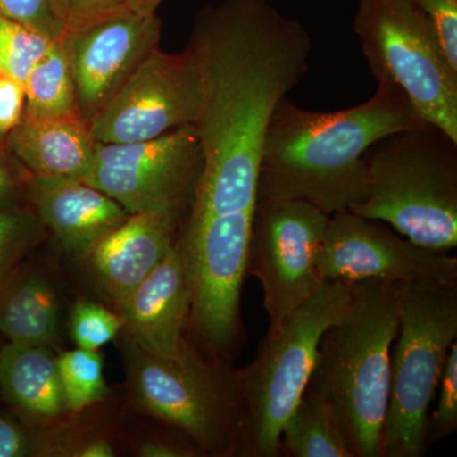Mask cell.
Returning a JSON list of instances; mask_svg holds the SVG:
<instances>
[{
    "mask_svg": "<svg viewBox=\"0 0 457 457\" xmlns=\"http://www.w3.org/2000/svg\"><path fill=\"white\" fill-rule=\"evenodd\" d=\"M433 27L442 51L457 71V0H413Z\"/></svg>",
    "mask_w": 457,
    "mask_h": 457,
    "instance_id": "obj_30",
    "label": "cell"
},
{
    "mask_svg": "<svg viewBox=\"0 0 457 457\" xmlns=\"http://www.w3.org/2000/svg\"><path fill=\"white\" fill-rule=\"evenodd\" d=\"M156 12H135L66 36L80 116L92 121L159 47Z\"/></svg>",
    "mask_w": 457,
    "mask_h": 457,
    "instance_id": "obj_12",
    "label": "cell"
},
{
    "mask_svg": "<svg viewBox=\"0 0 457 457\" xmlns=\"http://www.w3.org/2000/svg\"><path fill=\"white\" fill-rule=\"evenodd\" d=\"M23 86L26 95L23 119L80 116L75 98L71 47L66 36L51 42L46 55L35 65Z\"/></svg>",
    "mask_w": 457,
    "mask_h": 457,
    "instance_id": "obj_20",
    "label": "cell"
},
{
    "mask_svg": "<svg viewBox=\"0 0 457 457\" xmlns=\"http://www.w3.org/2000/svg\"><path fill=\"white\" fill-rule=\"evenodd\" d=\"M203 170L194 125L156 139L96 144L87 183L104 192L129 213L161 212L187 219Z\"/></svg>",
    "mask_w": 457,
    "mask_h": 457,
    "instance_id": "obj_8",
    "label": "cell"
},
{
    "mask_svg": "<svg viewBox=\"0 0 457 457\" xmlns=\"http://www.w3.org/2000/svg\"><path fill=\"white\" fill-rule=\"evenodd\" d=\"M96 140L80 116L26 120L7 137L9 152L33 177L86 179L96 155Z\"/></svg>",
    "mask_w": 457,
    "mask_h": 457,
    "instance_id": "obj_17",
    "label": "cell"
},
{
    "mask_svg": "<svg viewBox=\"0 0 457 457\" xmlns=\"http://www.w3.org/2000/svg\"><path fill=\"white\" fill-rule=\"evenodd\" d=\"M119 347L132 413L179 429L206 455L239 456L242 386L228 360L204 356L194 345L180 360L162 359L123 335Z\"/></svg>",
    "mask_w": 457,
    "mask_h": 457,
    "instance_id": "obj_4",
    "label": "cell"
},
{
    "mask_svg": "<svg viewBox=\"0 0 457 457\" xmlns=\"http://www.w3.org/2000/svg\"><path fill=\"white\" fill-rule=\"evenodd\" d=\"M203 102L196 56L155 49L130 79L89 122L96 143L129 144L156 139L194 125Z\"/></svg>",
    "mask_w": 457,
    "mask_h": 457,
    "instance_id": "obj_10",
    "label": "cell"
},
{
    "mask_svg": "<svg viewBox=\"0 0 457 457\" xmlns=\"http://www.w3.org/2000/svg\"><path fill=\"white\" fill-rule=\"evenodd\" d=\"M281 453L293 457H353L332 402L311 383L282 428Z\"/></svg>",
    "mask_w": 457,
    "mask_h": 457,
    "instance_id": "obj_19",
    "label": "cell"
},
{
    "mask_svg": "<svg viewBox=\"0 0 457 457\" xmlns=\"http://www.w3.org/2000/svg\"><path fill=\"white\" fill-rule=\"evenodd\" d=\"M33 431L37 457H113L120 453L114 433L80 413Z\"/></svg>",
    "mask_w": 457,
    "mask_h": 457,
    "instance_id": "obj_21",
    "label": "cell"
},
{
    "mask_svg": "<svg viewBox=\"0 0 457 457\" xmlns=\"http://www.w3.org/2000/svg\"><path fill=\"white\" fill-rule=\"evenodd\" d=\"M350 287V308L321 337L309 383L332 402L352 455L381 457L399 330L396 282L363 279Z\"/></svg>",
    "mask_w": 457,
    "mask_h": 457,
    "instance_id": "obj_2",
    "label": "cell"
},
{
    "mask_svg": "<svg viewBox=\"0 0 457 457\" xmlns=\"http://www.w3.org/2000/svg\"><path fill=\"white\" fill-rule=\"evenodd\" d=\"M53 41L32 27L0 17L2 73L25 84L32 69L46 55Z\"/></svg>",
    "mask_w": 457,
    "mask_h": 457,
    "instance_id": "obj_24",
    "label": "cell"
},
{
    "mask_svg": "<svg viewBox=\"0 0 457 457\" xmlns=\"http://www.w3.org/2000/svg\"><path fill=\"white\" fill-rule=\"evenodd\" d=\"M369 194L351 212L435 251L457 246V143L431 123L394 132L363 155Z\"/></svg>",
    "mask_w": 457,
    "mask_h": 457,
    "instance_id": "obj_3",
    "label": "cell"
},
{
    "mask_svg": "<svg viewBox=\"0 0 457 457\" xmlns=\"http://www.w3.org/2000/svg\"><path fill=\"white\" fill-rule=\"evenodd\" d=\"M0 75H2V68H0Z\"/></svg>",
    "mask_w": 457,
    "mask_h": 457,
    "instance_id": "obj_34",
    "label": "cell"
},
{
    "mask_svg": "<svg viewBox=\"0 0 457 457\" xmlns=\"http://www.w3.org/2000/svg\"><path fill=\"white\" fill-rule=\"evenodd\" d=\"M399 330L381 457H420L429 407L457 339V284L396 282Z\"/></svg>",
    "mask_w": 457,
    "mask_h": 457,
    "instance_id": "obj_6",
    "label": "cell"
},
{
    "mask_svg": "<svg viewBox=\"0 0 457 457\" xmlns=\"http://www.w3.org/2000/svg\"><path fill=\"white\" fill-rule=\"evenodd\" d=\"M197 447L168 437H149L137 441L134 453L140 457H191L196 456Z\"/></svg>",
    "mask_w": 457,
    "mask_h": 457,
    "instance_id": "obj_33",
    "label": "cell"
},
{
    "mask_svg": "<svg viewBox=\"0 0 457 457\" xmlns=\"http://www.w3.org/2000/svg\"><path fill=\"white\" fill-rule=\"evenodd\" d=\"M32 207L0 210V284L46 237Z\"/></svg>",
    "mask_w": 457,
    "mask_h": 457,
    "instance_id": "obj_23",
    "label": "cell"
},
{
    "mask_svg": "<svg viewBox=\"0 0 457 457\" xmlns=\"http://www.w3.org/2000/svg\"><path fill=\"white\" fill-rule=\"evenodd\" d=\"M64 36L135 12H156L163 0H50Z\"/></svg>",
    "mask_w": 457,
    "mask_h": 457,
    "instance_id": "obj_25",
    "label": "cell"
},
{
    "mask_svg": "<svg viewBox=\"0 0 457 457\" xmlns=\"http://www.w3.org/2000/svg\"><path fill=\"white\" fill-rule=\"evenodd\" d=\"M426 123L405 93L385 80L369 101L336 112L303 110L286 96L267 126L257 203L300 200L329 215L350 212L368 197L370 147Z\"/></svg>",
    "mask_w": 457,
    "mask_h": 457,
    "instance_id": "obj_1",
    "label": "cell"
},
{
    "mask_svg": "<svg viewBox=\"0 0 457 457\" xmlns=\"http://www.w3.org/2000/svg\"><path fill=\"white\" fill-rule=\"evenodd\" d=\"M183 221L161 212L131 213L83 254L90 278L114 311L163 262L179 242Z\"/></svg>",
    "mask_w": 457,
    "mask_h": 457,
    "instance_id": "obj_13",
    "label": "cell"
},
{
    "mask_svg": "<svg viewBox=\"0 0 457 457\" xmlns=\"http://www.w3.org/2000/svg\"><path fill=\"white\" fill-rule=\"evenodd\" d=\"M31 207L62 248L78 257L131 215L112 197L82 179L33 177Z\"/></svg>",
    "mask_w": 457,
    "mask_h": 457,
    "instance_id": "obj_15",
    "label": "cell"
},
{
    "mask_svg": "<svg viewBox=\"0 0 457 457\" xmlns=\"http://www.w3.org/2000/svg\"><path fill=\"white\" fill-rule=\"evenodd\" d=\"M125 319L121 312L101 303L79 299L71 306L68 328L77 347L99 351L121 335Z\"/></svg>",
    "mask_w": 457,
    "mask_h": 457,
    "instance_id": "obj_26",
    "label": "cell"
},
{
    "mask_svg": "<svg viewBox=\"0 0 457 457\" xmlns=\"http://www.w3.org/2000/svg\"><path fill=\"white\" fill-rule=\"evenodd\" d=\"M57 366L71 414L88 411L110 395L101 352L79 347L62 352L57 356Z\"/></svg>",
    "mask_w": 457,
    "mask_h": 457,
    "instance_id": "obj_22",
    "label": "cell"
},
{
    "mask_svg": "<svg viewBox=\"0 0 457 457\" xmlns=\"http://www.w3.org/2000/svg\"><path fill=\"white\" fill-rule=\"evenodd\" d=\"M119 312L125 319L121 335L144 351L170 360L187 353L189 290L179 242Z\"/></svg>",
    "mask_w": 457,
    "mask_h": 457,
    "instance_id": "obj_14",
    "label": "cell"
},
{
    "mask_svg": "<svg viewBox=\"0 0 457 457\" xmlns=\"http://www.w3.org/2000/svg\"><path fill=\"white\" fill-rule=\"evenodd\" d=\"M317 267L323 281L457 284V260L449 252L418 245L389 225L351 212L330 215Z\"/></svg>",
    "mask_w": 457,
    "mask_h": 457,
    "instance_id": "obj_11",
    "label": "cell"
},
{
    "mask_svg": "<svg viewBox=\"0 0 457 457\" xmlns=\"http://www.w3.org/2000/svg\"><path fill=\"white\" fill-rule=\"evenodd\" d=\"M0 399L32 429L44 428L71 416L53 348L17 342L3 345Z\"/></svg>",
    "mask_w": 457,
    "mask_h": 457,
    "instance_id": "obj_16",
    "label": "cell"
},
{
    "mask_svg": "<svg viewBox=\"0 0 457 457\" xmlns=\"http://www.w3.org/2000/svg\"><path fill=\"white\" fill-rule=\"evenodd\" d=\"M351 302L350 284L324 282L306 302L270 326L253 361L237 370L243 396L239 456L281 453L282 428L311 380L321 337Z\"/></svg>",
    "mask_w": 457,
    "mask_h": 457,
    "instance_id": "obj_5",
    "label": "cell"
},
{
    "mask_svg": "<svg viewBox=\"0 0 457 457\" xmlns=\"http://www.w3.org/2000/svg\"><path fill=\"white\" fill-rule=\"evenodd\" d=\"M440 399L427 420L426 445L444 440L457 429V342L451 345L440 380Z\"/></svg>",
    "mask_w": 457,
    "mask_h": 457,
    "instance_id": "obj_27",
    "label": "cell"
},
{
    "mask_svg": "<svg viewBox=\"0 0 457 457\" xmlns=\"http://www.w3.org/2000/svg\"><path fill=\"white\" fill-rule=\"evenodd\" d=\"M0 332L9 342L56 347L62 338L59 291L49 273L21 262L0 284Z\"/></svg>",
    "mask_w": 457,
    "mask_h": 457,
    "instance_id": "obj_18",
    "label": "cell"
},
{
    "mask_svg": "<svg viewBox=\"0 0 457 457\" xmlns=\"http://www.w3.org/2000/svg\"><path fill=\"white\" fill-rule=\"evenodd\" d=\"M329 213L300 200L258 201L252 222L246 273L263 288L270 326H275L324 284L317 255Z\"/></svg>",
    "mask_w": 457,
    "mask_h": 457,
    "instance_id": "obj_9",
    "label": "cell"
},
{
    "mask_svg": "<svg viewBox=\"0 0 457 457\" xmlns=\"http://www.w3.org/2000/svg\"><path fill=\"white\" fill-rule=\"evenodd\" d=\"M353 29L378 82L398 86L427 123L457 143V71L413 0H360Z\"/></svg>",
    "mask_w": 457,
    "mask_h": 457,
    "instance_id": "obj_7",
    "label": "cell"
},
{
    "mask_svg": "<svg viewBox=\"0 0 457 457\" xmlns=\"http://www.w3.org/2000/svg\"><path fill=\"white\" fill-rule=\"evenodd\" d=\"M25 86L8 75H0V139L22 121L25 112Z\"/></svg>",
    "mask_w": 457,
    "mask_h": 457,
    "instance_id": "obj_32",
    "label": "cell"
},
{
    "mask_svg": "<svg viewBox=\"0 0 457 457\" xmlns=\"http://www.w3.org/2000/svg\"><path fill=\"white\" fill-rule=\"evenodd\" d=\"M0 457H37L35 431L4 405L0 408Z\"/></svg>",
    "mask_w": 457,
    "mask_h": 457,
    "instance_id": "obj_31",
    "label": "cell"
},
{
    "mask_svg": "<svg viewBox=\"0 0 457 457\" xmlns=\"http://www.w3.org/2000/svg\"><path fill=\"white\" fill-rule=\"evenodd\" d=\"M33 176L0 143V210L31 207Z\"/></svg>",
    "mask_w": 457,
    "mask_h": 457,
    "instance_id": "obj_28",
    "label": "cell"
},
{
    "mask_svg": "<svg viewBox=\"0 0 457 457\" xmlns=\"http://www.w3.org/2000/svg\"><path fill=\"white\" fill-rule=\"evenodd\" d=\"M0 17L32 27L51 40L64 36L50 0H0Z\"/></svg>",
    "mask_w": 457,
    "mask_h": 457,
    "instance_id": "obj_29",
    "label": "cell"
}]
</instances>
